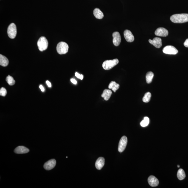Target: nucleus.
<instances>
[{
    "instance_id": "nucleus-12",
    "label": "nucleus",
    "mask_w": 188,
    "mask_h": 188,
    "mask_svg": "<svg viewBox=\"0 0 188 188\" xmlns=\"http://www.w3.org/2000/svg\"><path fill=\"white\" fill-rule=\"evenodd\" d=\"M124 35L126 40L128 42H132L134 41V37L131 31L128 30H125L124 32Z\"/></svg>"
},
{
    "instance_id": "nucleus-27",
    "label": "nucleus",
    "mask_w": 188,
    "mask_h": 188,
    "mask_svg": "<svg viewBox=\"0 0 188 188\" xmlns=\"http://www.w3.org/2000/svg\"><path fill=\"white\" fill-rule=\"evenodd\" d=\"M184 44L185 47L188 48V39L186 40Z\"/></svg>"
},
{
    "instance_id": "nucleus-22",
    "label": "nucleus",
    "mask_w": 188,
    "mask_h": 188,
    "mask_svg": "<svg viewBox=\"0 0 188 188\" xmlns=\"http://www.w3.org/2000/svg\"><path fill=\"white\" fill-rule=\"evenodd\" d=\"M151 97V94L150 92H148L145 94L143 98V101L145 103H149L150 101Z\"/></svg>"
},
{
    "instance_id": "nucleus-3",
    "label": "nucleus",
    "mask_w": 188,
    "mask_h": 188,
    "mask_svg": "<svg viewBox=\"0 0 188 188\" xmlns=\"http://www.w3.org/2000/svg\"><path fill=\"white\" fill-rule=\"evenodd\" d=\"M69 49V46L66 43L60 42L57 45V50L60 55H63L67 53Z\"/></svg>"
},
{
    "instance_id": "nucleus-23",
    "label": "nucleus",
    "mask_w": 188,
    "mask_h": 188,
    "mask_svg": "<svg viewBox=\"0 0 188 188\" xmlns=\"http://www.w3.org/2000/svg\"><path fill=\"white\" fill-rule=\"evenodd\" d=\"M149 117H145L144 119L141 123V127H145L149 125Z\"/></svg>"
},
{
    "instance_id": "nucleus-13",
    "label": "nucleus",
    "mask_w": 188,
    "mask_h": 188,
    "mask_svg": "<svg viewBox=\"0 0 188 188\" xmlns=\"http://www.w3.org/2000/svg\"><path fill=\"white\" fill-rule=\"evenodd\" d=\"M148 183L152 187H156L159 184V180L153 176H149L148 179Z\"/></svg>"
},
{
    "instance_id": "nucleus-9",
    "label": "nucleus",
    "mask_w": 188,
    "mask_h": 188,
    "mask_svg": "<svg viewBox=\"0 0 188 188\" xmlns=\"http://www.w3.org/2000/svg\"><path fill=\"white\" fill-rule=\"evenodd\" d=\"M168 30L165 28L160 27L156 30L155 34L156 36L161 37H167L168 35Z\"/></svg>"
},
{
    "instance_id": "nucleus-31",
    "label": "nucleus",
    "mask_w": 188,
    "mask_h": 188,
    "mask_svg": "<svg viewBox=\"0 0 188 188\" xmlns=\"http://www.w3.org/2000/svg\"><path fill=\"white\" fill-rule=\"evenodd\" d=\"M177 167L178 168H179V167H180L179 165H177Z\"/></svg>"
},
{
    "instance_id": "nucleus-11",
    "label": "nucleus",
    "mask_w": 188,
    "mask_h": 188,
    "mask_svg": "<svg viewBox=\"0 0 188 188\" xmlns=\"http://www.w3.org/2000/svg\"><path fill=\"white\" fill-rule=\"evenodd\" d=\"M150 43L157 48H160L162 46V39L160 38L155 37L153 40L149 39Z\"/></svg>"
},
{
    "instance_id": "nucleus-14",
    "label": "nucleus",
    "mask_w": 188,
    "mask_h": 188,
    "mask_svg": "<svg viewBox=\"0 0 188 188\" xmlns=\"http://www.w3.org/2000/svg\"><path fill=\"white\" fill-rule=\"evenodd\" d=\"M14 152L17 154H25L29 152L28 148L23 146H19L14 149Z\"/></svg>"
},
{
    "instance_id": "nucleus-20",
    "label": "nucleus",
    "mask_w": 188,
    "mask_h": 188,
    "mask_svg": "<svg viewBox=\"0 0 188 188\" xmlns=\"http://www.w3.org/2000/svg\"><path fill=\"white\" fill-rule=\"evenodd\" d=\"M177 177L179 180H183L186 177L185 172L182 169H180L178 170L177 173Z\"/></svg>"
},
{
    "instance_id": "nucleus-4",
    "label": "nucleus",
    "mask_w": 188,
    "mask_h": 188,
    "mask_svg": "<svg viewBox=\"0 0 188 188\" xmlns=\"http://www.w3.org/2000/svg\"><path fill=\"white\" fill-rule=\"evenodd\" d=\"M37 45L39 50L41 51L47 50L48 46V42L46 38L44 37L40 38L38 41Z\"/></svg>"
},
{
    "instance_id": "nucleus-24",
    "label": "nucleus",
    "mask_w": 188,
    "mask_h": 188,
    "mask_svg": "<svg viewBox=\"0 0 188 188\" xmlns=\"http://www.w3.org/2000/svg\"><path fill=\"white\" fill-rule=\"evenodd\" d=\"M6 81L10 85H14L15 83V81L12 76L9 75L6 78Z\"/></svg>"
},
{
    "instance_id": "nucleus-5",
    "label": "nucleus",
    "mask_w": 188,
    "mask_h": 188,
    "mask_svg": "<svg viewBox=\"0 0 188 188\" xmlns=\"http://www.w3.org/2000/svg\"><path fill=\"white\" fill-rule=\"evenodd\" d=\"M7 33L9 37L11 39H14L17 33V30L15 24L12 23L9 25L7 29Z\"/></svg>"
},
{
    "instance_id": "nucleus-15",
    "label": "nucleus",
    "mask_w": 188,
    "mask_h": 188,
    "mask_svg": "<svg viewBox=\"0 0 188 188\" xmlns=\"http://www.w3.org/2000/svg\"><path fill=\"white\" fill-rule=\"evenodd\" d=\"M105 160L104 158L100 157L96 161L95 163V166L97 169L101 170L105 165Z\"/></svg>"
},
{
    "instance_id": "nucleus-28",
    "label": "nucleus",
    "mask_w": 188,
    "mask_h": 188,
    "mask_svg": "<svg viewBox=\"0 0 188 188\" xmlns=\"http://www.w3.org/2000/svg\"><path fill=\"white\" fill-rule=\"evenodd\" d=\"M71 82L74 84H76L77 83V81H76L75 79H71Z\"/></svg>"
},
{
    "instance_id": "nucleus-7",
    "label": "nucleus",
    "mask_w": 188,
    "mask_h": 188,
    "mask_svg": "<svg viewBox=\"0 0 188 188\" xmlns=\"http://www.w3.org/2000/svg\"><path fill=\"white\" fill-rule=\"evenodd\" d=\"M127 143V139L126 137L123 136L121 139L119 141V146L118 151L119 152L122 153L123 152L126 147Z\"/></svg>"
},
{
    "instance_id": "nucleus-18",
    "label": "nucleus",
    "mask_w": 188,
    "mask_h": 188,
    "mask_svg": "<svg viewBox=\"0 0 188 188\" xmlns=\"http://www.w3.org/2000/svg\"><path fill=\"white\" fill-rule=\"evenodd\" d=\"M9 61L6 57L2 55H0V65L3 67H6L8 65Z\"/></svg>"
},
{
    "instance_id": "nucleus-29",
    "label": "nucleus",
    "mask_w": 188,
    "mask_h": 188,
    "mask_svg": "<svg viewBox=\"0 0 188 188\" xmlns=\"http://www.w3.org/2000/svg\"><path fill=\"white\" fill-rule=\"evenodd\" d=\"M46 83H47L48 86L49 87H51V83L50 82H49V81H46Z\"/></svg>"
},
{
    "instance_id": "nucleus-19",
    "label": "nucleus",
    "mask_w": 188,
    "mask_h": 188,
    "mask_svg": "<svg viewBox=\"0 0 188 188\" xmlns=\"http://www.w3.org/2000/svg\"><path fill=\"white\" fill-rule=\"evenodd\" d=\"M119 87V85L118 84H117L115 82L112 81L109 84V86H108V88L109 89H112V90L114 92H115L116 91L118 90Z\"/></svg>"
},
{
    "instance_id": "nucleus-25",
    "label": "nucleus",
    "mask_w": 188,
    "mask_h": 188,
    "mask_svg": "<svg viewBox=\"0 0 188 188\" xmlns=\"http://www.w3.org/2000/svg\"><path fill=\"white\" fill-rule=\"evenodd\" d=\"M7 92L6 89L4 87H2L0 90V95L3 97H5L7 94Z\"/></svg>"
},
{
    "instance_id": "nucleus-16",
    "label": "nucleus",
    "mask_w": 188,
    "mask_h": 188,
    "mask_svg": "<svg viewBox=\"0 0 188 188\" xmlns=\"http://www.w3.org/2000/svg\"><path fill=\"white\" fill-rule=\"evenodd\" d=\"M111 94H112V92L111 90L105 89L103 91V93L102 94L101 97L104 98L105 100L107 101L110 98Z\"/></svg>"
},
{
    "instance_id": "nucleus-6",
    "label": "nucleus",
    "mask_w": 188,
    "mask_h": 188,
    "mask_svg": "<svg viewBox=\"0 0 188 188\" xmlns=\"http://www.w3.org/2000/svg\"><path fill=\"white\" fill-rule=\"evenodd\" d=\"M163 52L164 53L170 55H175L178 53V51L173 46L168 45L164 48Z\"/></svg>"
},
{
    "instance_id": "nucleus-21",
    "label": "nucleus",
    "mask_w": 188,
    "mask_h": 188,
    "mask_svg": "<svg viewBox=\"0 0 188 188\" xmlns=\"http://www.w3.org/2000/svg\"><path fill=\"white\" fill-rule=\"evenodd\" d=\"M154 75L153 73L151 71H149L147 73L146 78V82L147 83H151L152 82Z\"/></svg>"
},
{
    "instance_id": "nucleus-1",
    "label": "nucleus",
    "mask_w": 188,
    "mask_h": 188,
    "mask_svg": "<svg viewBox=\"0 0 188 188\" xmlns=\"http://www.w3.org/2000/svg\"><path fill=\"white\" fill-rule=\"evenodd\" d=\"M172 22L176 23H185L188 22V14H176L170 17Z\"/></svg>"
},
{
    "instance_id": "nucleus-30",
    "label": "nucleus",
    "mask_w": 188,
    "mask_h": 188,
    "mask_svg": "<svg viewBox=\"0 0 188 188\" xmlns=\"http://www.w3.org/2000/svg\"><path fill=\"white\" fill-rule=\"evenodd\" d=\"M39 88L40 89H41V91H42V92H44V87H43V86L42 85H40L39 86Z\"/></svg>"
},
{
    "instance_id": "nucleus-10",
    "label": "nucleus",
    "mask_w": 188,
    "mask_h": 188,
    "mask_svg": "<svg viewBox=\"0 0 188 188\" xmlns=\"http://www.w3.org/2000/svg\"><path fill=\"white\" fill-rule=\"evenodd\" d=\"M113 43L115 46L117 47L121 42V37L118 32H115L113 34Z\"/></svg>"
},
{
    "instance_id": "nucleus-17",
    "label": "nucleus",
    "mask_w": 188,
    "mask_h": 188,
    "mask_svg": "<svg viewBox=\"0 0 188 188\" xmlns=\"http://www.w3.org/2000/svg\"><path fill=\"white\" fill-rule=\"evenodd\" d=\"M94 15L97 19H101L103 18L104 15L99 9L96 8L93 11Z\"/></svg>"
},
{
    "instance_id": "nucleus-8",
    "label": "nucleus",
    "mask_w": 188,
    "mask_h": 188,
    "mask_svg": "<svg viewBox=\"0 0 188 188\" xmlns=\"http://www.w3.org/2000/svg\"><path fill=\"white\" fill-rule=\"evenodd\" d=\"M56 164V161L55 159H51L44 164V167L46 170H51L55 168Z\"/></svg>"
},
{
    "instance_id": "nucleus-26",
    "label": "nucleus",
    "mask_w": 188,
    "mask_h": 188,
    "mask_svg": "<svg viewBox=\"0 0 188 188\" xmlns=\"http://www.w3.org/2000/svg\"><path fill=\"white\" fill-rule=\"evenodd\" d=\"M75 76H76V77L79 78V79H80L81 80H82L83 79V76L82 75H80L77 72H76L75 74Z\"/></svg>"
},
{
    "instance_id": "nucleus-2",
    "label": "nucleus",
    "mask_w": 188,
    "mask_h": 188,
    "mask_svg": "<svg viewBox=\"0 0 188 188\" xmlns=\"http://www.w3.org/2000/svg\"><path fill=\"white\" fill-rule=\"evenodd\" d=\"M119 63V60L117 59L112 60H107L103 62V67L105 70H109L112 69Z\"/></svg>"
}]
</instances>
